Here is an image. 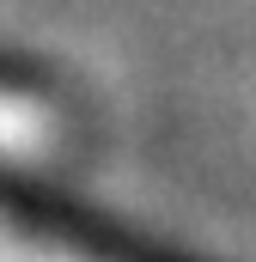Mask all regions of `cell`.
Masks as SVG:
<instances>
[{
	"mask_svg": "<svg viewBox=\"0 0 256 262\" xmlns=\"http://www.w3.org/2000/svg\"><path fill=\"white\" fill-rule=\"evenodd\" d=\"M0 262H98V256H79V250H67V244H0Z\"/></svg>",
	"mask_w": 256,
	"mask_h": 262,
	"instance_id": "cell-1",
	"label": "cell"
}]
</instances>
